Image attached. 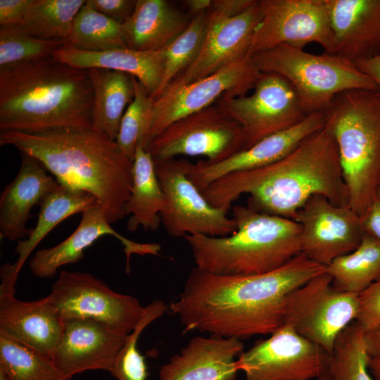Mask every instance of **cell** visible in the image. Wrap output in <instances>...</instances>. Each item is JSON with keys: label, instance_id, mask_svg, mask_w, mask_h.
I'll return each mask as SVG.
<instances>
[{"label": "cell", "instance_id": "obj_23", "mask_svg": "<svg viewBox=\"0 0 380 380\" xmlns=\"http://www.w3.org/2000/svg\"><path fill=\"white\" fill-rule=\"evenodd\" d=\"M334 53L355 61L380 53V0H326Z\"/></svg>", "mask_w": 380, "mask_h": 380}, {"label": "cell", "instance_id": "obj_49", "mask_svg": "<svg viewBox=\"0 0 380 380\" xmlns=\"http://www.w3.org/2000/svg\"><path fill=\"white\" fill-rule=\"evenodd\" d=\"M317 380H327V375L322 377V378H320V379H317Z\"/></svg>", "mask_w": 380, "mask_h": 380}, {"label": "cell", "instance_id": "obj_26", "mask_svg": "<svg viewBox=\"0 0 380 380\" xmlns=\"http://www.w3.org/2000/svg\"><path fill=\"white\" fill-rule=\"evenodd\" d=\"M191 15L166 0H137L131 17L122 25L126 46L137 51H160L188 27Z\"/></svg>", "mask_w": 380, "mask_h": 380}, {"label": "cell", "instance_id": "obj_37", "mask_svg": "<svg viewBox=\"0 0 380 380\" xmlns=\"http://www.w3.org/2000/svg\"><path fill=\"white\" fill-rule=\"evenodd\" d=\"M64 44L32 37L19 26H0V69L53 57Z\"/></svg>", "mask_w": 380, "mask_h": 380}, {"label": "cell", "instance_id": "obj_38", "mask_svg": "<svg viewBox=\"0 0 380 380\" xmlns=\"http://www.w3.org/2000/svg\"><path fill=\"white\" fill-rule=\"evenodd\" d=\"M167 310L160 300H156L146 306L137 327L126 337L118 352L110 373L118 380H146L148 373L145 358L138 350L137 342L144 329Z\"/></svg>", "mask_w": 380, "mask_h": 380}, {"label": "cell", "instance_id": "obj_44", "mask_svg": "<svg viewBox=\"0 0 380 380\" xmlns=\"http://www.w3.org/2000/svg\"><path fill=\"white\" fill-rule=\"evenodd\" d=\"M367 351L369 357H380V327L365 333Z\"/></svg>", "mask_w": 380, "mask_h": 380}, {"label": "cell", "instance_id": "obj_20", "mask_svg": "<svg viewBox=\"0 0 380 380\" xmlns=\"http://www.w3.org/2000/svg\"><path fill=\"white\" fill-rule=\"evenodd\" d=\"M115 237L123 246L126 256V272L129 271L132 255H159L158 243L132 241L114 230L103 208L98 205L82 213L76 229L56 246L38 250L29 261L33 275L39 278H51L65 265L75 263L83 258L84 251L103 236Z\"/></svg>", "mask_w": 380, "mask_h": 380}, {"label": "cell", "instance_id": "obj_45", "mask_svg": "<svg viewBox=\"0 0 380 380\" xmlns=\"http://www.w3.org/2000/svg\"><path fill=\"white\" fill-rule=\"evenodd\" d=\"M213 0H186L183 4L191 15L207 11L211 6Z\"/></svg>", "mask_w": 380, "mask_h": 380}, {"label": "cell", "instance_id": "obj_24", "mask_svg": "<svg viewBox=\"0 0 380 380\" xmlns=\"http://www.w3.org/2000/svg\"><path fill=\"white\" fill-rule=\"evenodd\" d=\"M20 154L18 174L0 196V235L11 241L29 235L27 222L32 208L58 184L38 160Z\"/></svg>", "mask_w": 380, "mask_h": 380}, {"label": "cell", "instance_id": "obj_30", "mask_svg": "<svg viewBox=\"0 0 380 380\" xmlns=\"http://www.w3.org/2000/svg\"><path fill=\"white\" fill-rule=\"evenodd\" d=\"M338 291L359 294L380 279V241L365 233L351 253L326 267Z\"/></svg>", "mask_w": 380, "mask_h": 380}, {"label": "cell", "instance_id": "obj_41", "mask_svg": "<svg viewBox=\"0 0 380 380\" xmlns=\"http://www.w3.org/2000/svg\"><path fill=\"white\" fill-rule=\"evenodd\" d=\"M32 0H0V26H20Z\"/></svg>", "mask_w": 380, "mask_h": 380}, {"label": "cell", "instance_id": "obj_13", "mask_svg": "<svg viewBox=\"0 0 380 380\" xmlns=\"http://www.w3.org/2000/svg\"><path fill=\"white\" fill-rule=\"evenodd\" d=\"M237 359L246 380H317L328 373L331 354L282 324Z\"/></svg>", "mask_w": 380, "mask_h": 380}, {"label": "cell", "instance_id": "obj_5", "mask_svg": "<svg viewBox=\"0 0 380 380\" xmlns=\"http://www.w3.org/2000/svg\"><path fill=\"white\" fill-rule=\"evenodd\" d=\"M236 231L226 236L186 235L196 267L220 275H255L277 270L301 253L300 226L293 220L232 208Z\"/></svg>", "mask_w": 380, "mask_h": 380}, {"label": "cell", "instance_id": "obj_14", "mask_svg": "<svg viewBox=\"0 0 380 380\" xmlns=\"http://www.w3.org/2000/svg\"><path fill=\"white\" fill-rule=\"evenodd\" d=\"M251 94L222 97L217 102L241 127L243 150L293 127L308 115L293 87L278 74L262 72Z\"/></svg>", "mask_w": 380, "mask_h": 380}, {"label": "cell", "instance_id": "obj_6", "mask_svg": "<svg viewBox=\"0 0 380 380\" xmlns=\"http://www.w3.org/2000/svg\"><path fill=\"white\" fill-rule=\"evenodd\" d=\"M324 112L338 148L348 206L361 217L380 187V90L343 91Z\"/></svg>", "mask_w": 380, "mask_h": 380}, {"label": "cell", "instance_id": "obj_31", "mask_svg": "<svg viewBox=\"0 0 380 380\" xmlns=\"http://www.w3.org/2000/svg\"><path fill=\"white\" fill-rule=\"evenodd\" d=\"M84 0H32L21 27L32 37L66 42Z\"/></svg>", "mask_w": 380, "mask_h": 380}, {"label": "cell", "instance_id": "obj_3", "mask_svg": "<svg viewBox=\"0 0 380 380\" xmlns=\"http://www.w3.org/2000/svg\"><path fill=\"white\" fill-rule=\"evenodd\" d=\"M0 145L12 146L36 158L58 184L94 196L111 224L126 216L133 162L115 141L92 127L37 133L1 132Z\"/></svg>", "mask_w": 380, "mask_h": 380}, {"label": "cell", "instance_id": "obj_29", "mask_svg": "<svg viewBox=\"0 0 380 380\" xmlns=\"http://www.w3.org/2000/svg\"><path fill=\"white\" fill-rule=\"evenodd\" d=\"M99 205L89 192L75 190L60 184L42 200L35 227L25 240L18 241L14 252L18 259L13 265L19 273L31 253L44 237L62 221Z\"/></svg>", "mask_w": 380, "mask_h": 380}, {"label": "cell", "instance_id": "obj_21", "mask_svg": "<svg viewBox=\"0 0 380 380\" xmlns=\"http://www.w3.org/2000/svg\"><path fill=\"white\" fill-rule=\"evenodd\" d=\"M126 337L94 320L66 319L51 359L66 380L87 370L110 372Z\"/></svg>", "mask_w": 380, "mask_h": 380}, {"label": "cell", "instance_id": "obj_15", "mask_svg": "<svg viewBox=\"0 0 380 380\" xmlns=\"http://www.w3.org/2000/svg\"><path fill=\"white\" fill-rule=\"evenodd\" d=\"M250 56L180 87H167L155 99L149 132L151 140L173 122L205 109L222 97L246 95L261 75Z\"/></svg>", "mask_w": 380, "mask_h": 380}, {"label": "cell", "instance_id": "obj_9", "mask_svg": "<svg viewBox=\"0 0 380 380\" xmlns=\"http://www.w3.org/2000/svg\"><path fill=\"white\" fill-rule=\"evenodd\" d=\"M358 309V294L336 290L325 271L286 296L283 324L331 354L338 336L355 321Z\"/></svg>", "mask_w": 380, "mask_h": 380}, {"label": "cell", "instance_id": "obj_4", "mask_svg": "<svg viewBox=\"0 0 380 380\" xmlns=\"http://www.w3.org/2000/svg\"><path fill=\"white\" fill-rule=\"evenodd\" d=\"M86 70L53 57L0 69V130L28 133L92 127Z\"/></svg>", "mask_w": 380, "mask_h": 380}, {"label": "cell", "instance_id": "obj_25", "mask_svg": "<svg viewBox=\"0 0 380 380\" xmlns=\"http://www.w3.org/2000/svg\"><path fill=\"white\" fill-rule=\"evenodd\" d=\"M53 58L74 68H103L127 73L141 83L154 99L165 66L164 49L143 51L125 47L91 52L76 49L65 42Z\"/></svg>", "mask_w": 380, "mask_h": 380}, {"label": "cell", "instance_id": "obj_28", "mask_svg": "<svg viewBox=\"0 0 380 380\" xmlns=\"http://www.w3.org/2000/svg\"><path fill=\"white\" fill-rule=\"evenodd\" d=\"M86 70L94 91L92 127L115 141L122 116L134 99L132 77L103 68Z\"/></svg>", "mask_w": 380, "mask_h": 380}, {"label": "cell", "instance_id": "obj_7", "mask_svg": "<svg viewBox=\"0 0 380 380\" xmlns=\"http://www.w3.org/2000/svg\"><path fill=\"white\" fill-rule=\"evenodd\" d=\"M250 56L260 72L278 74L291 84L308 115L324 111L343 91L380 90L353 61L336 54H313L281 44Z\"/></svg>", "mask_w": 380, "mask_h": 380}, {"label": "cell", "instance_id": "obj_32", "mask_svg": "<svg viewBox=\"0 0 380 380\" xmlns=\"http://www.w3.org/2000/svg\"><path fill=\"white\" fill-rule=\"evenodd\" d=\"M65 43L91 52L127 47L122 25L96 10L91 0L86 1L77 14Z\"/></svg>", "mask_w": 380, "mask_h": 380}, {"label": "cell", "instance_id": "obj_1", "mask_svg": "<svg viewBox=\"0 0 380 380\" xmlns=\"http://www.w3.org/2000/svg\"><path fill=\"white\" fill-rule=\"evenodd\" d=\"M325 271L303 253L255 275H220L195 267L170 310L185 331L240 340L271 334L284 324L286 296Z\"/></svg>", "mask_w": 380, "mask_h": 380}, {"label": "cell", "instance_id": "obj_18", "mask_svg": "<svg viewBox=\"0 0 380 380\" xmlns=\"http://www.w3.org/2000/svg\"><path fill=\"white\" fill-rule=\"evenodd\" d=\"M18 274L13 264L1 267L0 332L51 358L64 321L48 296L34 301L16 298Z\"/></svg>", "mask_w": 380, "mask_h": 380}, {"label": "cell", "instance_id": "obj_40", "mask_svg": "<svg viewBox=\"0 0 380 380\" xmlns=\"http://www.w3.org/2000/svg\"><path fill=\"white\" fill-rule=\"evenodd\" d=\"M99 12L122 25L132 15L137 0H91Z\"/></svg>", "mask_w": 380, "mask_h": 380}, {"label": "cell", "instance_id": "obj_8", "mask_svg": "<svg viewBox=\"0 0 380 380\" xmlns=\"http://www.w3.org/2000/svg\"><path fill=\"white\" fill-rule=\"evenodd\" d=\"M261 17L258 0H213L198 57L167 87L196 81L249 56Z\"/></svg>", "mask_w": 380, "mask_h": 380}, {"label": "cell", "instance_id": "obj_42", "mask_svg": "<svg viewBox=\"0 0 380 380\" xmlns=\"http://www.w3.org/2000/svg\"><path fill=\"white\" fill-rule=\"evenodd\" d=\"M361 220L365 233L380 241V201L376 197Z\"/></svg>", "mask_w": 380, "mask_h": 380}, {"label": "cell", "instance_id": "obj_12", "mask_svg": "<svg viewBox=\"0 0 380 380\" xmlns=\"http://www.w3.org/2000/svg\"><path fill=\"white\" fill-rule=\"evenodd\" d=\"M244 146L241 127L215 103L169 125L151 140L148 151L154 160L188 156L218 163Z\"/></svg>", "mask_w": 380, "mask_h": 380}, {"label": "cell", "instance_id": "obj_33", "mask_svg": "<svg viewBox=\"0 0 380 380\" xmlns=\"http://www.w3.org/2000/svg\"><path fill=\"white\" fill-rule=\"evenodd\" d=\"M0 369L10 380H66L50 357L2 332Z\"/></svg>", "mask_w": 380, "mask_h": 380}, {"label": "cell", "instance_id": "obj_46", "mask_svg": "<svg viewBox=\"0 0 380 380\" xmlns=\"http://www.w3.org/2000/svg\"><path fill=\"white\" fill-rule=\"evenodd\" d=\"M368 369L374 380H380V357H369Z\"/></svg>", "mask_w": 380, "mask_h": 380}, {"label": "cell", "instance_id": "obj_16", "mask_svg": "<svg viewBox=\"0 0 380 380\" xmlns=\"http://www.w3.org/2000/svg\"><path fill=\"white\" fill-rule=\"evenodd\" d=\"M261 20L248 55L286 44L297 49L317 43L334 54V39L326 0H258Z\"/></svg>", "mask_w": 380, "mask_h": 380}, {"label": "cell", "instance_id": "obj_10", "mask_svg": "<svg viewBox=\"0 0 380 380\" xmlns=\"http://www.w3.org/2000/svg\"><path fill=\"white\" fill-rule=\"evenodd\" d=\"M166 206L161 224L169 235L226 236L236 231L229 210L212 205L188 177L192 163L184 158L154 160Z\"/></svg>", "mask_w": 380, "mask_h": 380}, {"label": "cell", "instance_id": "obj_36", "mask_svg": "<svg viewBox=\"0 0 380 380\" xmlns=\"http://www.w3.org/2000/svg\"><path fill=\"white\" fill-rule=\"evenodd\" d=\"M207 11L193 15L186 29L164 49L163 76L155 99L198 57L206 32Z\"/></svg>", "mask_w": 380, "mask_h": 380}, {"label": "cell", "instance_id": "obj_27", "mask_svg": "<svg viewBox=\"0 0 380 380\" xmlns=\"http://www.w3.org/2000/svg\"><path fill=\"white\" fill-rule=\"evenodd\" d=\"M164 192L158 181L151 153L141 146L136 149L132 163V186L125 205L128 231L139 227L156 231L161 220L160 214L165 209Z\"/></svg>", "mask_w": 380, "mask_h": 380}, {"label": "cell", "instance_id": "obj_35", "mask_svg": "<svg viewBox=\"0 0 380 380\" xmlns=\"http://www.w3.org/2000/svg\"><path fill=\"white\" fill-rule=\"evenodd\" d=\"M132 77L134 96L122 116L115 143L122 153L133 162L138 146L148 151L155 99L141 83Z\"/></svg>", "mask_w": 380, "mask_h": 380}, {"label": "cell", "instance_id": "obj_34", "mask_svg": "<svg viewBox=\"0 0 380 380\" xmlns=\"http://www.w3.org/2000/svg\"><path fill=\"white\" fill-rule=\"evenodd\" d=\"M368 358L365 332L354 321L336 340L327 380H374L368 369Z\"/></svg>", "mask_w": 380, "mask_h": 380}, {"label": "cell", "instance_id": "obj_22", "mask_svg": "<svg viewBox=\"0 0 380 380\" xmlns=\"http://www.w3.org/2000/svg\"><path fill=\"white\" fill-rule=\"evenodd\" d=\"M241 340L209 334L196 336L159 371V380H235Z\"/></svg>", "mask_w": 380, "mask_h": 380}, {"label": "cell", "instance_id": "obj_19", "mask_svg": "<svg viewBox=\"0 0 380 380\" xmlns=\"http://www.w3.org/2000/svg\"><path fill=\"white\" fill-rule=\"evenodd\" d=\"M324 125V111L309 114L293 127L270 135L224 160L208 163L201 160L192 163L188 177L202 192L211 183L227 175L255 170L282 159Z\"/></svg>", "mask_w": 380, "mask_h": 380}, {"label": "cell", "instance_id": "obj_43", "mask_svg": "<svg viewBox=\"0 0 380 380\" xmlns=\"http://www.w3.org/2000/svg\"><path fill=\"white\" fill-rule=\"evenodd\" d=\"M353 63L359 70L369 77L380 89V53L372 58Z\"/></svg>", "mask_w": 380, "mask_h": 380}, {"label": "cell", "instance_id": "obj_17", "mask_svg": "<svg viewBox=\"0 0 380 380\" xmlns=\"http://www.w3.org/2000/svg\"><path fill=\"white\" fill-rule=\"evenodd\" d=\"M294 220L300 226L301 253L324 267L356 249L365 234L354 210L321 195L311 197Z\"/></svg>", "mask_w": 380, "mask_h": 380}, {"label": "cell", "instance_id": "obj_39", "mask_svg": "<svg viewBox=\"0 0 380 380\" xmlns=\"http://www.w3.org/2000/svg\"><path fill=\"white\" fill-rule=\"evenodd\" d=\"M359 309L355 322L367 332L380 327V279L358 294Z\"/></svg>", "mask_w": 380, "mask_h": 380}, {"label": "cell", "instance_id": "obj_47", "mask_svg": "<svg viewBox=\"0 0 380 380\" xmlns=\"http://www.w3.org/2000/svg\"><path fill=\"white\" fill-rule=\"evenodd\" d=\"M0 380H10L7 374L0 369Z\"/></svg>", "mask_w": 380, "mask_h": 380}, {"label": "cell", "instance_id": "obj_11", "mask_svg": "<svg viewBox=\"0 0 380 380\" xmlns=\"http://www.w3.org/2000/svg\"><path fill=\"white\" fill-rule=\"evenodd\" d=\"M48 298L63 321L94 320L124 336L137 327L145 311L137 298L114 291L87 272L62 270Z\"/></svg>", "mask_w": 380, "mask_h": 380}, {"label": "cell", "instance_id": "obj_2", "mask_svg": "<svg viewBox=\"0 0 380 380\" xmlns=\"http://www.w3.org/2000/svg\"><path fill=\"white\" fill-rule=\"evenodd\" d=\"M213 206L230 210L248 194L247 206L255 211L295 220L313 196L336 205H348V194L338 148L329 128L306 138L282 159L255 170L227 175L202 191Z\"/></svg>", "mask_w": 380, "mask_h": 380}, {"label": "cell", "instance_id": "obj_48", "mask_svg": "<svg viewBox=\"0 0 380 380\" xmlns=\"http://www.w3.org/2000/svg\"><path fill=\"white\" fill-rule=\"evenodd\" d=\"M379 201H380V187L379 188L377 192H376V196Z\"/></svg>", "mask_w": 380, "mask_h": 380}]
</instances>
